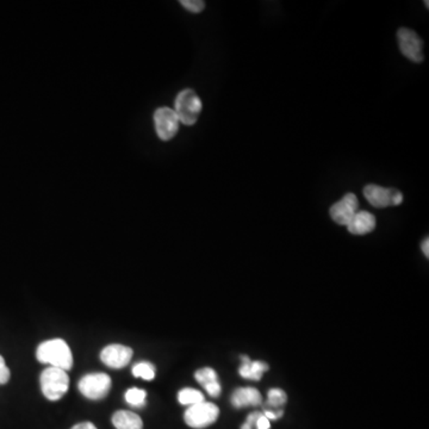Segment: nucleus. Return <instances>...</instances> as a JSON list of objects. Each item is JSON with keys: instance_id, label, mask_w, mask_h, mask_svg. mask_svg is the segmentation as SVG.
Here are the masks:
<instances>
[{"instance_id": "20", "label": "nucleus", "mask_w": 429, "mask_h": 429, "mask_svg": "<svg viewBox=\"0 0 429 429\" xmlns=\"http://www.w3.org/2000/svg\"><path fill=\"white\" fill-rule=\"evenodd\" d=\"M180 4L183 5V8L186 9L192 13H199L206 8V4L202 0H182Z\"/></svg>"}, {"instance_id": "22", "label": "nucleus", "mask_w": 429, "mask_h": 429, "mask_svg": "<svg viewBox=\"0 0 429 429\" xmlns=\"http://www.w3.org/2000/svg\"><path fill=\"white\" fill-rule=\"evenodd\" d=\"M204 388H206V392H208L210 396H213V397L220 396L221 391H222V388H221V384L218 381L210 383V384L206 385Z\"/></svg>"}, {"instance_id": "25", "label": "nucleus", "mask_w": 429, "mask_h": 429, "mask_svg": "<svg viewBox=\"0 0 429 429\" xmlns=\"http://www.w3.org/2000/svg\"><path fill=\"white\" fill-rule=\"evenodd\" d=\"M262 416V413H252V414L248 415V418H247L246 423L252 425L253 427L255 423H257V418Z\"/></svg>"}, {"instance_id": "24", "label": "nucleus", "mask_w": 429, "mask_h": 429, "mask_svg": "<svg viewBox=\"0 0 429 429\" xmlns=\"http://www.w3.org/2000/svg\"><path fill=\"white\" fill-rule=\"evenodd\" d=\"M71 429H97V427L92 422H82V423L73 425Z\"/></svg>"}, {"instance_id": "4", "label": "nucleus", "mask_w": 429, "mask_h": 429, "mask_svg": "<svg viewBox=\"0 0 429 429\" xmlns=\"http://www.w3.org/2000/svg\"><path fill=\"white\" fill-rule=\"evenodd\" d=\"M220 415V409L216 404L210 402L194 404L187 408L184 420L191 428L202 429L209 427L217 421Z\"/></svg>"}, {"instance_id": "27", "label": "nucleus", "mask_w": 429, "mask_h": 429, "mask_svg": "<svg viewBox=\"0 0 429 429\" xmlns=\"http://www.w3.org/2000/svg\"><path fill=\"white\" fill-rule=\"evenodd\" d=\"M241 429H253V427H252L250 425H248V423H243V425H241Z\"/></svg>"}, {"instance_id": "7", "label": "nucleus", "mask_w": 429, "mask_h": 429, "mask_svg": "<svg viewBox=\"0 0 429 429\" xmlns=\"http://www.w3.org/2000/svg\"><path fill=\"white\" fill-rule=\"evenodd\" d=\"M399 49L407 59L413 62H422L423 56V42L414 30L408 28H401L397 33Z\"/></svg>"}, {"instance_id": "6", "label": "nucleus", "mask_w": 429, "mask_h": 429, "mask_svg": "<svg viewBox=\"0 0 429 429\" xmlns=\"http://www.w3.org/2000/svg\"><path fill=\"white\" fill-rule=\"evenodd\" d=\"M364 196L371 206L376 208L397 206L403 202V194L396 189H385L378 185H367L364 189Z\"/></svg>"}, {"instance_id": "11", "label": "nucleus", "mask_w": 429, "mask_h": 429, "mask_svg": "<svg viewBox=\"0 0 429 429\" xmlns=\"http://www.w3.org/2000/svg\"><path fill=\"white\" fill-rule=\"evenodd\" d=\"M376 217L367 211H358L347 224L348 232L353 235H365L376 228Z\"/></svg>"}, {"instance_id": "16", "label": "nucleus", "mask_w": 429, "mask_h": 429, "mask_svg": "<svg viewBox=\"0 0 429 429\" xmlns=\"http://www.w3.org/2000/svg\"><path fill=\"white\" fill-rule=\"evenodd\" d=\"M133 374L135 377L142 378L145 381H153L155 378V367L148 362H140L133 367Z\"/></svg>"}, {"instance_id": "17", "label": "nucleus", "mask_w": 429, "mask_h": 429, "mask_svg": "<svg viewBox=\"0 0 429 429\" xmlns=\"http://www.w3.org/2000/svg\"><path fill=\"white\" fill-rule=\"evenodd\" d=\"M147 392L142 389L130 388L126 392V402L133 407H143L146 404Z\"/></svg>"}, {"instance_id": "15", "label": "nucleus", "mask_w": 429, "mask_h": 429, "mask_svg": "<svg viewBox=\"0 0 429 429\" xmlns=\"http://www.w3.org/2000/svg\"><path fill=\"white\" fill-rule=\"evenodd\" d=\"M178 401L183 406H194V404L202 403L206 399L202 392L196 389L185 388L180 390L178 394Z\"/></svg>"}, {"instance_id": "10", "label": "nucleus", "mask_w": 429, "mask_h": 429, "mask_svg": "<svg viewBox=\"0 0 429 429\" xmlns=\"http://www.w3.org/2000/svg\"><path fill=\"white\" fill-rule=\"evenodd\" d=\"M133 358V350L123 345L113 343L103 348L101 360L111 369H123Z\"/></svg>"}, {"instance_id": "5", "label": "nucleus", "mask_w": 429, "mask_h": 429, "mask_svg": "<svg viewBox=\"0 0 429 429\" xmlns=\"http://www.w3.org/2000/svg\"><path fill=\"white\" fill-rule=\"evenodd\" d=\"M79 391L86 399H104L111 389V378L106 374H86L80 379L78 384Z\"/></svg>"}, {"instance_id": "14", "label": "nucleus", "mask_w": 429, "mask_h": 429, "mask_svg": "<svg viewBox=\"0 0 429 429\" xmlns=\"http://www.w3.org/2000/svg\"><path fill=\"white\" fill-rule=\"evenodd\" d=\"M112 425L116 429H142L143 421L133 411H118L112 415Z\"/></svg>"}, {"instance_id": "13", "label": "nucleus", "mask_w": 429, "mask_h": 429, "mask_svg": "<svg viewBox=\"0 0 429 429\" xmlns=\"http://www.w3.org/2000/svg\"><path fill=\"white\" fill-rule=\"evenodd\" d=\"M241 362L243 365L240 366L239 374L243 378L252 379V381H260L262 374L266 371H269V365L264 362H252L247 355H241Z\"/></svg>"}, {"instance_id": "21", "label": "nucleus", "mask_w": 429, "mask_h": 429, "mask_svg": "<svg viewBox=\"0 0 429 429\" xmlns=\"http://www.w3.org/2000/svg\"><path fill=\"white\" fill-rule=\"evenodd\" d=\"M10 376H11L10 369L6 365L5 359L0 355V385L6 384L10 381Z\"/></svg>"}, {"instance_id": "1", "label": "nucleus", "mask_w": 429, "mask_h": 429, "mask_svg": "<svg viewBox=\"0 0 429 429\" xmlns=\"http://www.w3.org/2000/svg\"><path fill=\"white\" fill-rule=\"evenodd\" d=\"M36 358L42 364L50 367L68 371L73 366V355L68 343L62 339L47 340L42 342L36 351Z\"/></svg>"}, {"instance_id": "26", "label": "nucleus", "mask_w": 429, "mask_h": 429, "mask_svg": "<svg viewBox=\"0 0 429 429\" xmlns=\"http://www.w3.org/2000/svg\"><path fill=\"white\" fill-rule=\"evenodd\" d=\"M422 252L425 254V257H429V240L428 238L422 243Z\"/></svg>"}, {"instance_id": "9", "label": "nucleus", "mask_w": 429, "mask_h": 429, "mask_svg": "<svg viewBox=\"0 0 429 429\" xmlns=\"http://www.w3.org/2000/svg\"><path fill=\"white\" fill-rule=\"evenodd\" d=\"M359 201L355 194H347L343 196L339 202L333 204L330 208V217L333 221L340 225H347L350 221L358 213Z\"/></svg>"}, {"instance_id": "18", "label": "nucleus", "mask_w": 429, "mask_h": 429, "mask_svg": "<svg viewBox=\"0 0 429 429\" xmlns=\"http://www.w3.org/2000/svg\"><path fill=\"white\" fill-rule=\"evenodd\" d=\"M194 378L203 386H206V385L210 384V383H213V381H218L216 371L211 369V367H204V369H198L197 372L194 374Z\"/></svg>"}, {"instance_id": "2", "label": "nucleus", "mask_w": 429, "mask_h": 429, "mask_svg": "<svg viewBox=\"0 0 429 429\" xmlns=\"http://www.w3.org/2000/svg\"><path fill=\"white\" fill-rule=\"evenodd\" d=\"M40 383L43 395L49 401H59L62 399L69 388L67 371L50 366L42 372Z\"/></svg>"}, {"instance_id": "19", "label": "nucleus", "mask_w": 429, "mask_h": 429, "mask_svg": "<svg viewBox=\"0 0 429 429\" xmlns=\"http://www.w3.org/2000/svg\"><path fill=\"white\" fill-rule=\"evenodd\" d=\"M267 406L272 408H279L286 403L288 396L282 390V389H271L267 394Z\"/></svg>"}, {"instance_id": "12", "label": "nucleus", "mask_w": 429, "mask_h": 429, "mask_svg": "<svg viewBox=\"0 0 429 429\" xmlns=\"http://www.w3.org/2000/svg\"><path fill=\"white\" fill-rule=\"evenodd\" d=\"M262 402V394L254 388L236 389L232 396V404L235 408H243L252 406L257 407Z\"/></svg>"}, {"instance_id": "23", "label": "nucleus", "mask_w": 429, "mask_h": 429, "mask_svg": "<svg viewBox=\"0 0 429 429\" xmlns=\"http://www.w3.org/2000/svg\"><path fill=\"white\" fill-rule=\"evenodd\" d=\"M257 429H269V418H266L264 415L262 414L260 418H257Z\"/></svg>"}, {"instance_id": "3", "label": "nucleus", "mask_w": 429, "mask_h": 429, "mask_svg": "<svg viewBox=\"0 0 429 429\" xmlns=\"http://www.w3.org/2000/svg\"><path fill=\"white\" fill-rule=\"evenodd\" d=\"M177 116L185 126H194L202 111V101L194 90H184L176 98Z\"/></svg>"}, {"instance_id": "8", "label": "nucleus", "mask_w": 429, "mask_h": 429, "mask_svg": "<svg viewBox=\"0 0 429 429\" xmlns=\"http://www.w3.org/2000/svg\"><path fill=\"white\" fill-rule=\"evenodd\" d=\"M154 124L157 134L162 141H168L179 130V118L176 111L169 108H157L154 113Z\"/></svg>"}]
</instances>
